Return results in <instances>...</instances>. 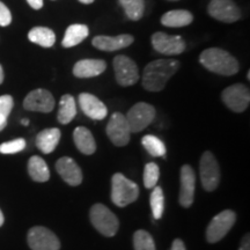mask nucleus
Listing matches in <instances>:
<instances>
[{
  "instance_id": "nucleus-1",
  "label": "nucleus",
  "mask_w": 250,
  "mask_h": 250,
  "mask_svg": "<svg viewBox=\"0 0 250 250\" xmlns=\"http://www.w3.org/2000/svg\"><path fill=\"white\" fill-rule=\"evenodd\" d=\"M179 68L180 62L176 59H156L148 62L144 68L143 87L148 92H160Z\"/></svg>"
},
{
  "instance_id": "nucleus-2",
  "label": "nucleus",
  "mask_w": 250,
  "mask_h": 250,
  "mask_svg": "<svg viewBox=\"0 0 250 250\" xmlns=\"http://www.w3.org/2000/svg\"><path fill=\"white\" fill-rule=\"evenodd\" d=\"M199 62L206 70L225 77L234 76L240 68L239 62L229 52L219 48L204 50L199 56Z\"/></svg>"
},
{
  "instance_id": "nucleus-3",
  "label": "nucleus",
  "mask_w": 250,
  "mask_h": 250,
  "mask_svg": "<svg viewBox=\"0 0 250 250\" xmlns=\"http://www.w3.org/2000/svg\"><path fill=\"white\" fill-rule=\"evenodd\" d=\"M139 196V188L123 174L117 173L111 180V201L120 208L127 206L137 201Z\"/></svg>"
},
{
  "instance_id": "nucleus-4",
  "label": "nucleus",
  "mask_w": 250,
  "mask_h": 250,
  "mask_svg": "<svg viewBox=\"0 0 250 250\" xmlns=\"http://www.w3.org/2000/svg\"><path fill=\"white\" fill-rule=\"evenodd\" d=\"M89 217L93 226L104 236L110 237L117 233L118 226H120L118 219L107 206L100 203L94 204L90 208Z\"/></svg>"
},
{
  "instance_id": "nucleus-5",
  "label": "nucleus",
  "mask_w": 250,
  "mask_h": 250,
  "mask_svg": "<svg viewBox=\"0 0 250 250\" xmlns=\"http://www.w3.org/2000/svg\"><path fill=\"white\" fill-rule=\"evenodd\" d=\"M155 117V108L146 102H138L130 109L126 121L131 132H140L152 123Z\"/></svg>"
},
{
  "instance_id": "nucleus-6",
  "label": "nucleus",
  "mask_w": 250,
  "mask_h": 250,
  "mask_svg": "<svg viewBox=\"0 0 250 250\" xmlns=\"http://www.w3.org/2000/svg\"><path fill=\"white\" fill-rule=\"evenodd\" d=\"M236 220V215L232 210H225L212 219L206 229V240L210 243H217L229 232Z\"/></svg>"
},
{
  "instance_id": "nucleus-7",
  "label": "nucleus",
  "mask_w": 250,
  "mask_h": 250,
  "mask_svg": "<svg viewBox=\"0 0 250 250\" xmlns=\"http://www.w3.org/2000/svg\"><path fill=\"white\" fill-rule=\"evenodd\" d=\"M199 168H201L203 188L206 191H214L220 182V169H219V165L214 155L211 152L208 151L203 153Z\"/></svg>"
},
{
  "instance_id": "nucleus-8",
  "label": "nucleus",
  "mask_w": 250,
  "mask_h": 250,
  "mask_svg": "<svg viewBox=\"0 0 250 250\" xmlns=\"http://www.w3.org/2000/svg\"><path fill=\"white\" fill-rule=\"evenodd\" d=\"M221 98L227 108L234 112H243L249 107L250 92L242 83H235L224 89Z\"/></svg>"
},
{
  "instance_id": "nucleus-9",
  "label": "nucleus",
  "mask_w": 250,
  "mask_h": 250,
  "mask_svg": "<svg viewBox=\"0 0 250 250\" xmlns=\"http://www.w3.org/2000/svg\"><path fill=\"white\" fill-rule=\"evenodd\" d=\"M114 70L117 83L123 87L132 86L139 79V71L137 64L126 56L120 55L114 58Z\"/></svg>"
},
{
  "instance_id": "nucleus-10",
  "label": "nucleus",
  "mask_w": 250,
  "mask_h": 250,
  "mask_svg": "<svg viewBox=\"0 0 250 250\" xmlns=\"http://www.w3.org/2000/svg\"><path fill=\"white\" fill-rule=\"evenodd\" d=\"M27 240L31 250H59L61 248L58 237L45 227L31 228L28 232Z\"/></svg>"
},
{
  "instance_id": "nucleus-11",
  "label": "nucleus",
  "mask_w": 250,
  "mask_h": 250,
  "mask_svg": "<svg viewBox=\"0 0 250 250\" xmlns=\"http://www.w3.org/2000/svg\"><path fill=\"white\" fill-rule=\"evenodd\" d=\"M105 131L111 143L118 147L127 145L130 142L131 131L129 124H127L126 118L121 112H115L111 115Z\"/></svg>"
},
{
  "instance_id": "nucleus-12",
  "label": "nucleus",
  "mask_w": 250,
  "mask_h": 250,
  "mask_svg": "<svg viewBox=\"0 0 250 250\" xmlns=\"http://www.w3.org/2000/svg\"><path fill=\"white\" fill-rule=\"evenodd\" d=\"M151 42L155 51L162 55H181L186 50V42L179 35H168L159 31L153 34Z\"/></svg>"
},
{
  "instance_id": "nucleus-13",
  "label": "nucleus",
  "mask_w": 250,
  "mask_h": 250,
  "mask_svg": "<svg viewBox=\"0 0 250 250\" xmlns=\"http://www.w3.org/2000/svg\"><path fill=\"white\" fill-rule=\"evenodd\" d=\"M208 12L215 20L225 23L236 22L241 18V12L233 0H211Z\"/></svg>"
},
{
  "instance_id": "nucleus-14",
  "label": "nucleus",
  "mask_w": 250,
  "mask_h": 250,
  "mask_svg": "<svg viewBox=\"0 0 250 250\" xmlns=\"http://www.w3.org/2000/svg\"><path fill=\"white\" fill-rule=\"evenodd\" d=\"M23 108L29 111L51 112L55 108V99L46 89H35L28 94L23 101Z\"/></svg>"
},
{
  "instance_id": "nucleus-15",
  "label": "nucleus",
  "mask_w": 250,
  "mask_h": 250,
  "mask_svg": "<svg viewBox=\"0 0 250 250\" xmlns=\"http://www.w3.org/2000/svg\"><path fill=\"white\" fill-rule=\"evenodd\" d=\"M181 190L179 202L183 208H190L193 203L196 188V174L191 166L184 165L181 168Z\"/></svg>"
},
{
  "instance_id": "nucleus-16",
  "label": "nucleus",
  "mask_w": 250,
  "mask_h": 250,
  "mask_svg": "<svg viewBox=\"0 0 250 250\" xmlns=\"http://www.w3.org/2000/svg\"><path fill=\"white\" fill-rule=\"evenodd\" d=\"M79 105L86 116L95 121H102L107 117L108 109L101 100L89 93H81L79 95Z\"/></svg>"
},
{
  "instance_id": "nucleus-17",
  "label": "nucleus",
  "mask_w": 250,
  "mask_h": 250,
  "mask_svg": "<svg viewBox=\"0 0 250 250\" xmlns=\"http://www.w3.org/2000/svg\"><path fill=\"white\" fill-rule=\"evenodd\" d=\"M56 170L67 184L77 187L83 182V173L76 161L68 156L61 158L56 162Z\"/></svg>"
},
{
  "instance_id": "nucleus-18",
  "label": "nucleus",
  "mask_w": 250,
  "mask_h": 250,
  "mask_svg": "<svg viewBox=\"0 0 250 250\" xmlns=\"http://www.w3.org/2000/svg\"><path fill=\"white\" fill-rule=\"evenodd\" d=\"M133 36L129 34H123L118 36H104L100 35L94 37L92 44L96 49L102 50V51H116V50L125 49L133 43Z\"/></svg>"
},
{
  "instance_id": "nucleus-19",
  "label": "nucleus",
  "mask_w": 250,
  "mask_h": 250,
  "mask_svg": "<svg viewBox=\"0 0 250 250\" xmlns=\"http://www.w3.org/2000/svg\"><path fill=\"white\" fill-rule=\"evenodd\" d=\"M105 67H107V64L102 59H81L74 65L73 74L81 79L94 78L102 74Z\"/></svg>"
},
{
  "instance_id": "nucleus-20",
  "label": "nucleus",
  "mask_w": 250,
  "mask_h": 250,
  "mask_svg": "<svg viewBox=\"0 0 250 250\" xmlns=\"http://www.w3.org/2000/svg\"><path fill=\"white\" fill-rule=\"evenodd\" d=\"M61 137V130L57 129V127H51V129L41 131L36 137L37 148L44 154H50L57 147Z\"/></svg>"
},
{
  "instance_id": "nucleus-21",
  "label": "nucleus",
  "mask_w": 250,
  "mask_h": 250,
  "mask_svg": "<svg viewBox=\"0 0 250 250\" xmlns=\"http://www.w3.org/2000/svg\"><path fill=\"white\" fill-rule=\"evenodd\" d=\"M73 140L77 148L83 154L90 155L96 151V144L93 134L85 126H78L73 132Z\"/></svg>"
},
{
  "instance_id": "nucleus-22",
  "label": "nucleus",
  "mask_w": 250,
  "mask_h": 250,
  "mask_svg": "<svg viewBox=\"0 0 250 250\" xmlns=\"http://www.w3.org/2000/svg\"><path fill=\"white\" fill-rule=\"evenodd\" d=\"M161 23L169 28L187 27L193 21V15L186 9L169 11L161 17Z\"/></svg>"
},
{
  "instance_id": "nucleus-23",
  "label": "nucleus",
  "mask_w": 250,
  "mask_h": 250,
  "mask_svg": "<svg viewBox=\"0 0 250 250\" xmlns=\"http://www.w3.org/2000/svg\"><path fill=\"white\" fill-rule=\"evenodd\" d=\"M89 35L88 27L85 24H71L65 31L64 39H62V45L64 48H73L86 40Z\"/></svg>"
},
{
  "instance_id": "nucleus-24",
  "label": "nucleus",
  "mask_w": 250,
  "mask_h": 250,
  "mask_svg": "<svg viewBox=\"0 0 250 250\" xmlns=\"http://www.w3.org/2000/svg\"><path fill=\"white\" fill-rule=\"evenodd\" d=\"M77 115V104L76 100L70 94H65L62 96L59 102L58 110V122L62 124H68L73 121Z\"/></svg>"
},
{
  "instance_id": "nucleus-25",
  "label": "nucleus",
  "mask_w": 250,
  "mask_h": 250,
  "mask_svg": "<svg viewBox=\"0 0 250 250\" xmlns=\"http://www.w3.org/2000/svg\"><path fill=\"white\" fill-rule=\"evenodd\" d=\"M28 173L35 182H46L50 179V171L45 161L40 156H31L28 161Z\"/></svg>"
},
{
  "instance_id": "nucleus-26",
  "label": "nucleus",
  "mask_w": 250,
  "mask_h": 250,
  "mask_svg": "<svg viewBox=\"0 0 250 250\" xmlns=\"http://www.w3.org/2000/svg\"><path fill=\"white\" fill-rule=\"evenodd\" d=\"M30 42L35 43L43 48H51L56 42V35L51 29L45 27H35L28 34Z\"/></svg>"
},
{
  "instance_id": "nucleus-27",
  "label": "nucleus",
  "mask_w": 250,
  "mask_h": 250,
  "mask_svg": "<svg viewBox=\"0 0 250 250\" xmlns=\"http://www.w3.org/2000/svg\"><path fill=\"white\" fill-rule=\"evenodd\" d=\"M120 4L130 20L138 21L143 18L145 11L144 0H120Z\"/></svg>"
},
{
  "instance_id": "nucleus-28",
  "label": "nucleus",
  "mask_w": 250,
  "mask_h": 250,
  "mask_svg": "<svg viewBox=\"0 0 250 250\" xmlns=\"http://www.w3.org/2000/svg\"><path fill=\"white\" fill-rule=\"evenodd\" d=\"M142 144L146 151H147L152 156L160 158V156L166 155L165 144L161 139H159L158 137L152 136V134H146L145 137H143Z\"/></svg>"
},
{
  "instance_id": "nucleus-29",
  "label": "nucleus",
  "mask_w": 250,
  "mask_h": 250,
  "mask_svg": "<svg viewBox=\"0 0 250 250\" xmlns=\"http://www.w3.org/2000/svg\"><path fill=\"white\" fill-rule=\"evenodd\" d=\"M149 202H151L153 217H154L155 220H159V219L162 218V214H164L165 210V197L161 187L155 186L153 188Z\"/></svg>"
},
{
  "instance_id": "nucleus-30",
  "label": "nucleus",
  "mask_w": 250,
  "mask_h": 250,
  "mask_svg": "<svg viewBox=\"0 0 250 250\" xmlns=\"http://www.w3.org/2000/svg\"><path fill=\"white\" fill-rule=\"evenodd\" d=\"M134 250H155V243L151 234L139 229L133 235Z\"/></svg>"
},
{
  "instance_id": "nucleus-31",
  "label": "nucleus",
  "mask_w": 250,
  "mask_h": 250,
  "mask_svg": "<svg viewBox=\"0 0 250 250\" xmlns=\"http://www.w3.org/2000/svg\"><path fill=\"white\" fill-rule=\"evenodd\" d=\"M160 176V170H159L158 165L154 162H149L145 166V170H144V186L147 189H153L156 186Z\"/></svg>"
},
{
  "instance_id": "nucleus-32",
  "label": "nucleus",
  "mask_w": 250,
  "mask_h": 250,
  "mask_svg": "<svg viewBox=\"0 0 250 250\" xmlns=\"http://www.w3.org/2000/svg\"><path fill=\"white\" fill-rule=\"evenodd\" d=\"M14 101L11 95L0 96V127H6L7 117L13 109Z\"/></svg>"
},
{
  "instance_id": "nucleus-33",
  "label": "nucleus",
  "mask_w": 250,
  "mask_h": 250,
  "mask_svg": "<svg viewBox=\"0 0 250 250\" xmlns=\"http://www.w3.org/2000/svg\"><path fill=\"white\" fill-rule=\"evenodd\" d=\"M24 147H26V140L19 138L12 140V142L1 144L0 145V153H2V154H14V153L23 151Z\"/></svg>"
},
{
  "instance_id": "nucleus-34",
  "label": "nucleus",
  "mask_w": 250,
  "mask_h": 250,
  "mask_svg": "<svg viewBox=\"0 0 250 250\" xmlns=\"http://www.w3.org/2000/svg\"><path fill=\"white\" fill-rule=\"evenodd\" d=\"M12 22V14L5 4L0 1V26L6 27Z\"/></svg>"
},
{
  "instance_id": "nucleus-35",
  "label": "nucleus",
  "mask_w": 250,
  "mask_h": 250,
  "mask_svg": "<svg viewBox=\"0 0 250 250\" xmlns=\"http://www.w3.org/2000/svg\"><path fill=\"white\" fill-rule=\"evenodd\" d=\"M170 250H187V248H186V246H184V242L182 241V240L176 239L173 242V246H171Z\"/></svg>"
},
{
  "instance_id": "nucleus-36",
  "label": "nucleus",
  "mask_w": 250,
  "mask_h": 250,
  "mask_svg": "<svg viewBox=\"0 0 250 250\" xmlns=\"http://www.w3.org/2000/svg\"><path fill=\"white\" fill-rule=\"evenodd\" d=\"M27 2L34 9H40L43 7V0H27Z\"/></svg>"
},
{
  "instance_id": "nucleus-37",
  "label": "nucleus",
  "mask_w": 250,
  "mask_h": 250,
  "mask_svg": "<svg viewBox=\"0 0 250 250\" xmlns=\"http://www.w3.org/2000/svg\"><path fill=\"white\" fill-rule=\"evenodd\" d=\"M240 250H250V240H249V234L242 239L241 247H240Z\"/></svg>"
},
{
  "instance_id": "nucleus-38",
  "label": "nucleus",
  "mask_w": 250,
  "mask_h": 250,
  "mask_svg": "<svg viewBox=\"0 0 250 250\" xmlns=\"http://www.w3.org/2000/svg\"><path fill=\"white\" fill-rule=\"evenodd\" d=\"M4 81V70H2L1 65H0V83H2Z\"/></svg>"
},
{
  "instance_id": "nucleus-39",
  "label": "nucleus",
  "mask_w": 250,
  "mask_h": 250,
  "mask_svg": "<svg viewBox=\"0 0 250 250\" xmlns=\"http://www.w3.org/2000/svg\"><path fill=\"white\" fill-rule=\"evenodd\" d=\"M79 1L81 2V4L88 5V4H92V2H94V0H79Z\"/></svg>"
},
{
  "instance_id": "nucleus-40",
  "label": "nucleus",
  "mask_w": 250,
  "mask_h": 250,
  "mask_svg": "<svg viewBox=\"0 0 250 250\" xmlns=\"http://www.w3.org/2000/svg\"><path fill=\"white\" fill-rule=\"evenodd\" d=\"M2 224H4V214H2L1 210H0V227L2 226Z\"/></svg>"
},
{
  "instance_id": "nucleus-41",
  "label": "nucleus",
  "mask_w": 250,
  "mask_h": 250,
  "mask_svg": "<svg viewBox=\"0 0 250 250\" xmlns=\"http://www.w3.org/2000/svg\"><path fill=\"white\" fill-rule=\"evenodd\" d=\"M21 123H22L23 125H26V126H27V125H29V121H28L27 118H24V120L21 121Z\"/></svg>"
},
{
  "instance_id": "nucleus-42",
  "label": "nucleus",
  "mask_w": 250,
  "mask_h": 250,
  "mask_svg": "<svg viewBox=\"0 0 250 250\" xmlns=\"http://www.w3.org/2000/svg\"><path fill=\"white\" fill-rule=\"evenodd\" d=\"M168 1H179V0H168Z\"/></svg>"
},
{
  "instance_id": "nucleus-43",
  "label": "nucleus",
  "mask_w": 250,
  "mask_h": 250,
  "mask_svg": "<svg viewBox=\"0 0 250 250\" xmlns=\"http://www.w3.org/2000/svg\"><path fill=\"white\" fill-rule=\"evenodd\" d=\"M4 129H2V127H0V131H2Z\"/></svg>"
}]
</instances>
